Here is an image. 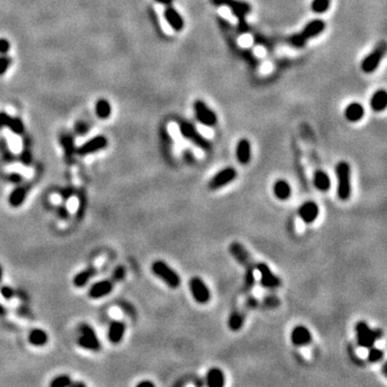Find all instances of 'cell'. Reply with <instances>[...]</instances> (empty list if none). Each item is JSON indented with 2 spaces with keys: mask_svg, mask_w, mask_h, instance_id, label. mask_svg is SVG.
I'll return each instance as SVG.
<instances>
[{
  "mask_svg": "<svg viewBox=\"0 0 387 387\" xmlns=\"http://www.w3.org/2000/svg\"><path fill=\"white\" fill-rule=\"evenodd\" d=\"M338 180L337 195L338 198L342 201L349 200L352 193L351 184V166L348 161H339L334 168Z\"/></svg>",
  "mask_w": 387,
  "mask_h": 387,
  "instance_id": "cell-1",
  "label": "cell"
},
{
  "mask_svg": "<svg viewBox=\"0 0 387 387\" xmlns=\"http://www.w3.org/2000/svg\"><path fill=\"white\" fill-rule=\"evenodd\" d=\"M151 270L155 276H157L158 279H160L172 290H177L181 285V276L164 261H155L151 266Z\"/></svg>",
  "mask_w": 387,
  "mask_h": 387,
  "instance_id": "cell-2",
  "label": "cell"
},
{
  "mask_svg": "<svg viewBox=\"0 0 387 387\" xmlns=\"http://www.w3.org/2000/svg\"><path fill=\"white\" fill-rule=\"evenodd\" d=\"M180 132L186 140L195 144L196 147L204 149L206 152L211 151L212 143L208 139H206V138L202 136L197 129H196V127L192 123L182 122L180 124Z\"/></svg>",
  "mask_w": 387,
  "mask_h": 387,
  "instance_id": "cell-3",
  "label": "cell"
},
{
  "mask_svg": "<svg viewBox=\"0 0 387 387\" xmlns=\"http://www.w3.org/2000/svg\"><path fill=\"white\" fill-rule=\"evenodd\" d=\"M357 343L361 348L370 349L374 345L375 341L381 338L380 330L378 329H371L366 322H358L355 326Z\"/></svg>",
  "mask_w": 387,
  "mask_h": 387,
  "instance_id": "cell-4",
  "label": "cell"
},
{
  "mask_svg": "<svg viewBox=\"0 0 387 387\" xmlns=\"http://www.w3.org/2000/svg\"><path fill=\"white\" fill-rule=\"evenodd\" d=\"M386 53V43L385 41H381L377 44L371 53H369L360 63L361 70L365 73H373L380 66L381 61L383 60Z\"/></svg>",
  "mask_w": 387,
  "mask_h": 387,
  "instance_id": "cell-5",
  "label": "cell"
},
{
  "mask_svg": "<svg viewBox=\"0 0 387 387\" xmlns=\"http://www.w3.org/2000/svg\"><path fill=\"white\" fill-rule=\"evenodd\" d=\"M80 333L81 336L78 339V345L80 348L91 352L100 351L101 343L93 327L88 324H82L80 326Z\"/></svg>",
  "mask_w": 387,
  "mask_h": 387,
  "instance_id": "cell-6",
  "label": "cell"
},
{
  "mask_svg": "<svg viewBox=\"0 0 387 387\" xmlns=\"http://www.w3.org/2000/svg\"><path fill=\"white\" fill-rule=\"evenodd\" d=\"M188 287L194 300L199 304H207L211 299V291L206 282L199 276H193L188 282Z\"/></svg>",
  "mask_w": 387,
  "mask_h": 387,
  "instance_id": "cell-7",
  "label": "cell"
},
{
  "mask_svg": "<svg viewBox=\"0 0 387 387\" xmlns=\"http://www.w3.org/2000/svg\"><path fill=\"white\" fill-rule=\"evenodd\" d=\"M195 117L198 122L207 127H213L217 124V115L212 109L202 100H196L194 103Z\"/></svg>",
  "mask_w": 387,
  "mask_h": 387,
  "instance_id": "cell-8",
  "label": "cell"
},
{
  "mask_svg": "<svg viewBox=\"0 0 387 387\" xmlns=\"http://www.w3.org/2000/svg\"><path fill=\"white\" fill-rule=\"evenodd\" d=\"M216 7H227L239 21H243L246 14L251 12V4L241 0H210Z\"/></svg>",
  "mask_w": 387,
  "mask_h": 387,
  "instance_id": "cell-9",
  "label": "cell"
},
{
  "mask_svg": "<svg viewBox=\"0 0 387 387\" xmlns=\"http://www.w3.org/2000/svg\"><path fill=\"white\" fill-rule=\"evenodd\" d=\"M238 172L234 167H226L212 177L209 182V188L211 190H217L224 186H227L228 184L236 180Z\"/></svg>",
  "mask_w": 387,
  "mask_h": 387,
  "instance_id": "cell-10",
  "label": "cell"
},
{
  "mask_svg": "<svg viewBox=\"0 0 387 387\" xmlns=\"http://www.w3.org/2000/svg\"><path fill=\"white\" fill-rule=\"evenodd\" d=\"M108 147V139L102 135H98L91 138L89 141L84 142L82 146L77 149V154L79 156H88L93 153H97L105 149Z\"/></svg>",
  "mask_w": 387,
  "mask_h": 387,
  "instance_id": "cell-11",
  "label": "cell"
},
{
  "mask_svg": "<svg viewBox=\"0 0 387 387\" xmlns=\"http://www.w3.org/2000/svg\"><path fill=\"white\" fill-rule=\"evenodd\" d=\"M255 267L257 271L261 273V284L265 288H269V290H275L281 286V280L276 276L269 266L265 263L256 264Z\"/></svg>",
  "mask_w": 387,
  "mask_h": 387,
  "instance_id": "cell-12",
  "label": "cell"
},
{
  "mask_svg": "<svg viewBox=\"0 0 387 387\" xmlns=\"http://www.w3.org/2000/svg\"><path fill=\"white\" fill-rule=\"evenodd\" d=\"M229 252H230V254H232V256L236 259V261L238 262L240 265L244 266L245 268L255 267L251 254L248 253L246 248L241 243H239V242H234V243L230 244Z\"/></svg>",
  "mask_w": 387,
  "mask_h": 387,
  "instance_id": "cell-13",
  "label": "cell"
},
{
  "mask_svg": "<svg viewBox=\"0 0 387 387\" xmlns=\"http://www.w3.org/2000/svg\"><path fill=\"white\" fill-rule=\"evenodd\" d=\"M298 215L305 224H312L320 215V207L314 201H305L299 207Z\"/></svg>",
  "mask_w": 387,
  "mask_h": 387,
  "instance_id": "cell-14",
  "label": "cell"
},
{
  "mask_svg": "<svg viewBox=\"0 0 387 387\" xmlns=\"http://www.w3.org/2000/svg\"><path fill=\"white\" fill-rule=\"evenodd\" d=\"M114 290V282L111 280H101L94 283L89 290V297L90 299H101L108 296Z\"/></svg>",
  "mask_w": 387,
  "mask_h": 387,
  "instance_id": "cell-15",
  "label": "cell"
},
{
  "mask_svg": "<svg viewBox=\"0 0 387 387\" xmlns=\"http://www.w3.org/2000/svg\"><path fill=\"white\" fill-rule=\"evenodd\" d=\"M312 332L310 331V329H308L303 325H298L296 327H294V329L291 332V341L292 343L297 346V348H301V346H305L312 342Z\"/></svg>",
  "mask_w": 387,
  "mask_h": 387,
  "instance_id": "cell-16",
  "label": "cell"
},
{
  "mask_svg": "<svg viewBox=\"0 0 387 387\" xmlns=\"http://www.w3.org/2000/svg\"><path fill=\"white\" fill-rule=\"evenodd\" d=\"M164 17H165L166 22L168 23V25L175 31L179 32V31H182L184 30L185 22H184L182 15L179 13L178 11L172 7V5H168V7L165 9Z\"/></svg>",
  "mask_w": 387,
  "mask_h": 387,
  "instance_id": "cell-17",
  "label": "cell"
},
{
  "mask_svg": "<svg viewBox=\"0 0 387 387\" xmlns=\"http://www.w3.org/2000/svg\"><path fill=\"white\" fill-rule=\"evenodd\" d=\"M325 28H326V24H325L324 21L313 20V21L309 22L308 24L303 27L302 31L299 32V34H300V37H301L304 41L307 42V40L320 36V34L325 30Z\"/></svg>",
  "mask_w": 387,
  "mask_h": 387,
  "instance_id": "cell-18",
  "label": "cell"
},
{
  "mask_svg": "<svg viewBox=\"0 0 387 387\" xmlns=\"http://www.w3.org/2000/svg\"><path fill=\"white\" fill-rule=\"evenodd\" d=\"M236 157L241 165H247L252 159V146L247 139L239 140L236 148Z\"/></svg>",
  "mask_w": 387,
  "mask_h": 387,
  "instance_id": "cell-19",
  "label": "cell"
},
{
  "mask_svg": "<svg viewBox=\"0 0 387 387\" xmlns=\"http://www.w3.org/2000/svg\"><path fill=\"white\" fill-rule=\"evenodd\" d=\"M126 331V325L122 321H113L108 330V340L112 344H119L123 341Z\"/></svg>",
  "mask_w": 387,
  "mask_h": 387,
  "instance_id": "cell-20",
  "label": "cell"
},
{
  "mask_svg": "<svg viewBox=\"0 0 387 387\" xmlns=\"http://www.w3.org/2000/svg\"><path fill=\"white\" fill-rule=\"evenodd\" d=\"M60 143L61 144L63 153H65L66 160L68 163H70V161H72L74 154L77 153V149L76 146H74L73 136L71 134H69V132H62V134H60Z\"/></svg>",
  "mask_w": 387,
  "mask_h": 387,
  "instance_id": "cell-21",
  "label": "cell"
},
{
  "mask_svg": "<svg viewBox=\"0 0 387 387\" xmlns=\"http://www.w3.org/2000/svg\"><path fill=\"white\" fill-rule=\"evenodd\" d=\"M344 117L351 123L359 122L365 117V108L359 102H351L344 110Z\"/></svg>",
  "mask_w": 387,
  "mask_h": 387,
  "instance_id": "cell-22",
  "label": "cell"
},
{
  "mask_svg": "<svg viewBox=\"0 0 387 387\" xmlns=\"http://www.w3.org/2000/svg\"><path fill=\"white\" fill-rule=\"evenodd\" d=\"M272 192H273V195L279 200H281V201L288 200L292 196L291 184L288 183L286 180L280 179V180L274 182L273 186H272Z\"/></svg>",
  "mask_w": 387,
  "mask_h": 387,
  "instance_id": "cell-23",
  "label": "cell"
},
{
  "mask_svg": "<svg viewBox=\"0 0 387 387\" xmlns=\"http://www.w3.org/2000/svg\"><path fill=\"white\" fill-rule=\"evenodd\" d=\"M313 184L317 190L326 193L331 187V180L328 173L324 170H316L313 177Z\"/></svg>",
  "mask_w": 387,
  "mask_h": 387,
  "instance_id": "cell-24",
  "label": "cell"
},
{
  "mask_svg": "<svg viewBox=\"0 0 387 387\" xmlns=\"http://www.w3.org/2000/svg\"><path fill=\"white\" fill-rule=\"evenodd\" d=\"M206 384L209 387H223L225 385V374L219 368H211L206 375Z\"/></svg>",
  "mask_w": 387,
  "mask_h": 387,
  "instance_id": "cell-25",
  "label": "cell"
},
{
  "mask_svg": "<svg viewBox=\"0 0 387 387\" xmlns=\"http://www.w3.org/2000/svg\"><path fill=\"white\" fill-rule=\"evenodd\" d=\"M49 336L45 330L41 328H34L30 332L28 336V342L36 348H41L48 343Z\"/></svg>",
  "mask_w": 387,
  "mask_h": 387,
  "instance_id": "cell-26",
  "label": "cell"
},
{
  "mask_svg": "<svg viewBox=\"0 0 387 387\" xmlns=\"http://www.w3.org/2000/svg\"><path fill=\"white\" fill-rule=\"evenodd\" d=\"M370 106L375 112L384 111L387 106V94L385 89H379L375 91L370 99Z\"/></svg>",
  "mask_w": 387,
  "mask_h": 387,
  "instance_id": "cell-27",
  "label": "cell"
},
{
  "mask_svg": "<svg viewBox=\"0 0 387 387\" xmlns=\"http://www.w3.org/2000/svg\"><path fill=\"white\" fill-rule=\"evenodd\" d=\"M27 197V189L24 186H17L9 195V204L13 208L21 207Z\"/></svg>",
  "mask_w": 387,
  "mask_h": 387,
  "instance_id": "cell-28",
  "label": "cell"
},
{
  "mask_svg": "<svg viewBox=\"0 0 387 387\" xmlns=\"http://www.w3.org/2000/svg\"><path fill=\"white\" fill-rule=\"evenodd\" d=\"M96 273V269L93 267H89L85 270L80 271L79 273L74 275L73 278V285L78 288H82L86 286V284L89 282V280L93 278Z\"/></svg>",
  "mask_w": 387,
  "mask_h": 387,
  "instance_id": "cell-29",
  "label": "cell"
},
{
  "mask_svg": "<svg viewBox=\"0 0 387 387\" xmlns=\"http://www.w3.org/2000/svg\"><path fill=\"white\" fill-rule=\"evenodd\" d=\"M245 321V314L242 311L236 310L232 312V314L229 316L228 320V327L232 331H239L240 329L243 327Z\"/></svg>",
  "mask_w": 387,
  "mask_h": 387,
  "instance_id": "cell-30",
  "label": "cell"
},
{
  "mask_svg": "<svg viewBox=\"0 0 387 387\" xmlns=\"http://www.w3.org/2000/svg\"><path fill=\"white\" fill-rule=\"evenodd\" d=\"M95 112L96 115L101 119H107L110 118V115L112 113V107L110 105V102L107 99L97 100L95 105Z\"/></svg>",
  "mask_w": 387,
  "mask_h": 387,
  "instance_id": "cell-31",
  "label": "cell"
},
{
  "mask_svg": "<svg viewBox=\"0 0 387 387\" xmlns=\"http://www.w3.org/2000/svg\"><path fill=\"white\" fill-rule=\"evenodd\" d=\"M7 127L15 135H23L25 131L24 123H23V120L20 118H16V117L15 118L10 117Z\"/></svg>",
  "mask_w": 387,
  "mask_h": 387,
  "instance_id": "cell-32",
  "label": "cell"
},
{
  "mask_svg": "<svg viewBox=\"0 0 387 387\" xmlns=\"http://www.w3.org/2000/svg\"><path fill=\"white\" fill-rule=\"evenodd\" d=\"M330 0H313L311 3V9L314 13L323 14L328 11L330 7Z\"/></svg>",
  "mask_w": 387,
  "mask_h": 387,
  "instance_id": "cell-33",
  "label": "cell"
},
{
  "mask_svg": "<svg viewBox=\"0 0 387 387\" xmlns=\"http://www.w3.org/2000/svg\"><path fill=\"white\" fill-rule=\"evenodd\" d=\"M72 383L71 378L67 374H60L57 375L53 380L51 381L50 386L51 387H68Z\"/></svg>",
  "mask_w": 387,
  "mask_h": 387,
  "instance_id": "cell-34",
  "label": "cell"
},
{
  "mask_svg": "<svg viewBox=\"0 0 387 387\" xmlns=\"http://www.w3.org/2000/svg\"><path fill=\"white\" fill-rule=\"evenodd\" d=\"M384 358V352L383 350L381 349H377V348H370L369 349V353H368V361H370L372 363H377L379 361H381Z\"/></svg>",
  "mask_w": 387,
  "mask_h": 387,
  "instance_id": "cell-35",
  "label": "cell"
},
{
  "mask_svg": "<svg viewBox=\"0 0 387 387\" xmlns=\"http://www.w3.org/2000/svg\"><path fill=\"white\" fill-rule=\"evenodd\" d=\"M22 161L25 166L30 165L31 163V152H30V140H24V149L22 152Z\"/></svg>",
  "mask_w": 387,
  "mask_h": 387,
  "instance_id": "cell-36",
  "label": "cell"
},
{
  "mask_svg": "<svg viewBox=\"0 0 387 387\" xmlns=\"http://www.w3.org/2000/svg\"><path fill=\"white\" fill-rule=\"evenodd\" d=\"M254 268H246L245 279H244V288L246 291H251L254 284H255V276H254Z\"/></svg>",
  "mask_w": 387,
  "mask_h": 387,
  "instance_id": "cell-37",
  "label": "cell"
},
{
  "mask_svg": "<svg viewBox=\"0 0 387 387\" xmlns=\"http://www.w3.org/2000/svg\"><path fill=\"white\" fill-rule=\"evenodd\" d=\"M11 63H12V59L10 56L7 54L0 55V76H3L8 71Z\"/></svg>",
  "mask_w": 387,
  "mask_h": 387,
  "instance_id": "cell-38",
  "label": "cell"
},
{
  "mask_svg": "<svg viewBox=\"0 0 387 387\" xmlns=\"http://www.w3.org/2000/svg\"><path fill=\"white\" fill-rule=\"evenodd\" d=\"M74 130H76V132L79 135H85L89 131V123L84 122V120H80V122L76 123V126H74Z\"/></svg>",
  "mask_w": 387,
  "mask_h": 387,
  "instance_id": "cell-39",
  "label": "cell"
},
{
  "mask_svg": "<svg viewBox=\"0 0 387 387\" xmlns=\"http://www.w3.org/2000/svg\"><path fill=\"white\" fill-rule=\"evenodd\" d=\"M14 291L12 287L7 286V285H3L0 287V295H1L2 298L5 300H10L14 297Z\"/></svg>",
  "mask_w": 387,
  "mask_h": 387,
  "instance_id": "cell-40",
  "label": "cell"
},
{
  "mask_svg": "<svg viewBox=\"0 0 387 387\" xmlns=\"http://www.w3.org/2000/svg\"><path fill=\"white\" fill-rule=\"evenodd\" d=\"M125 275H126V270L123 267V266H119L117 269L113 271V281L115 282H119V281H123L125 279Z\"/></svg>",
  "mask_w": 387,
  "mask_h": 387,
  "instance_id": "cell-41",
  "label": "cell"
},
{
  "mask_svg": "<svg viewBox=\"0 0 387 387\" xmlns=\"http://www.w3.org/2000/svg\"><path fill=\"white\" fill-rule=\"evenodd\" d=\"M10 49H11V43L9 40L4 38H0V55L8 54Z\"/></svg>",
  "mask_w": 387,
  "mask_h": 387,
  "instance_id": "cell-42",
  "label": "cell"
},
{
  "mask_svg": "<svg viewBox=\"0 0 387 387\" xmlns=\"http://www.w3.org/2000/svg\"><path fill=\"white\" fill-rule=\"evenodd\" d=\"M10 115L7 112L0 111V129H2L3 127H7Z\"/></svg>",
  "mask_w": 387,
  "mask_h": 387,
  "instance_id": "cell-43",
  "label": "cell"
},
{
  "mask_svg": "<svg viewBox=\"0 0 387 387\" xmlns=\"http://www.w3.org/2000/svg\"><path fill=\"white\" fill-rule=\"evenodd\" d=\"M266 303L270 305V307H275V305L279 304V299L274 296L268 297V298H266Z\"/></svg>",
  "mask_w": 387,
  "mask_h": 387,
  "instance_id": "cell-44",
  "label": "cell"
},
{
  "mask_svg": "<svg viewBox=\"0 0 387 387\" xmlns=\"http://www.w3.org/2000/svg\"><path fill=\"white\" fill-rule=\"evenodd\" d=\"M9 179H10V181H11V182H12V183H15V184H19V183H21V182H22V180H23L22 176H21V175H19V173H12V175H11V176L9 177Z\"/></svg>",
  "mask_w": 387,
  "mask_h": 387,
  "instance_id": "cell-45",
  "label": "cell"
},
{
  "mask_svg": "<svg viewBox=\"0 0 387 387\" xmlns=\"http://www.w3.org/2000/svg\"><path fill=\"white\" fill-rule=\"evenodd\" d=\"M154 385L155 384L151 381H142V382L137 384V387H154Z\"/></svg>",
  "mask_w": 387,
  "mask_h": 387,
  "instance_id": "cell-46",
  "label": "cell"
},
{
  "mask_svg": "<svg viewBox=\"0 0 387 387\" xmlns=\"http://www.w3.org/2000/svg\"><path fill=\"white\" fill-rule=\"evenodd\" d=\"M154 1H155V2H157V3H159V4L166 5V7H168V5H171V4H172L173 0H154Z\"/></svg>",
  "mask_w": 387,
  "mask_h": 387,
  "instance_id": "cell-47",
  "label": "cell"
},
{
  "mask_svg": "<svg viewBox=\"0 0 387 387\" xmlns=\"http://www.w3.org/2000/svg\"><path fill=\"white\" fill-rule=\"evenodd\" d=\"M4 313H5V309H4L3 305L0 304V315H3Z\"/></svg>",
  "mask_w": 387,
  "mask_h": 387,
  "instance_id": "cell-48",
  "label": "cell"
},
{
  "mask_svg": "<svg viewBox=\"0 0 387 387\" xmlns=\"http://www.w3.org/2000/svg\"><path fill=\"white\" fill-rule=\"evenodd\" d=\"M2 274H3V270H2L1 266H0V282H1V280H2Z\"/></svg>",
  "mask_w": 387,
  "mask_h": 387,
  "instance_id": "cell-49",
  "label": "cell"
}]
</instances>
